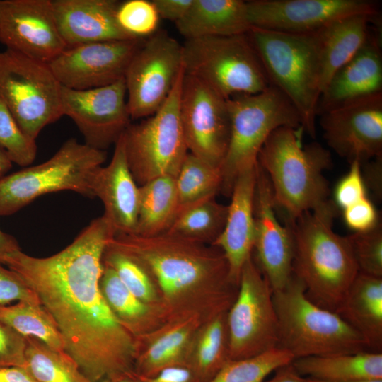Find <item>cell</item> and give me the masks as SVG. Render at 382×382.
<instances>
[{
	"label": "cell",
	"instance_id": "obj_21",
	"mask_svg": "<svg viewBox=\"0 0 382 382\" xmlns=\"http://www.w3.org/2000/svg\"><path fill=\"white\" fill-rule=\"evenodd\" d=\"M93 193L103 202V216L110 224L114 236L135 233L139 186L127 163L123 134L115 144L110 163L98 169L93 181Z\"/></svg>",
	"mask_w": 382,
	"mask_h": 382
},
{
	"label": "cell",
	"instance_id": "obj_13",
	"mask_svg": "<svg viewBox=\"0 0 382 382\" xmlns=\"http://www.w3.org/2000/svg\"><path fill=\"white\" fill-rule=\"evenodd\" d=\"M183 67V47L163 30L144 39L125 74L132 119L148 117L166 100Z\"/></svg>",
	"mask_w": 382,
	"mask_h": 382
},
{
	"label": "cell",
	"instance_id": "obj_19",
	"mask_svg": "<svg viewBox=\"0 0 382 382\" xmlns=\"http://www.w3.org/2000/svg\"><path fill=\"white\" fill-rule=\"evenodd\" d=\"M0 42L6 50L50 63L66 48L52 0H0Z\"/></svg>",
	"mask_w": 382,
	"mask_h": 382
},
{
	"label": "cell",
	"instance_id": "obj_42",
	"mask_svg": "<svg viewBox=\"0 0 382 382\" xmlns=\"http://www.w3.org/2000/svg\"><path fill=\"white\" fill-rule=\"evenodd\" d=\"M359 161L350 163L349 171L337 184L332 201L338 209L343 210L367 197Z\"/></svg>",
	"mask_w": 382,
	"mask_h": 382
},
{
	"label": "cell",
	"instance_id": "obj_5",
	"mask_svg": "<svg viewBox=\"0 0 382 382\" xmlns=\"http://www.w3.org/2000/svg\"><path fill=\"white\" fill-rule=\"evenodd\" d=\"M270 86L298 112L301 127L316 137L320 67L316 33L296 34L252 27L248 33Z\"/></svg>",
	"mask_w": 382,
	"mask_h": 382
},
{
	"label": "cell",
	"instance_id": "obj_46",
	"mask_svg": "<svg viewBox=\"0 0 382 382\" xmlns=\"http://www.w3.org/2000/svg\"><path fill=\"white\" fill-rule=\"evenodd\" d=\"M131 382H198L186 366L165 369L153 376H143L131 371L127 374Z\"/></svg>",
	"mask_w": 382,
	"mask_h": 382
},
{
	"label": "cell",
	"instance_id": "obj_24",
	"mask_svg": "<svg viewBox=\"0 0 382 382\" xmlns=\"http://www.w3.org/2000/svg\"><path fill=\"white\" fill-rule=\"evenodd\" d=\"M378 37L370 36L357 54L330 79L321 93L317 115L382 93V52Z\"/></svg>",
	"mask_w": 382,
	"mask_h": 382
},
{
	"label": "cell",
	"instance_id": "obj_39",
	"mask_svg": "<svg viewBox=\"0 0 382 382\" xmlns=\"http://www.w3.org/2000/svg\"><path fill=\"white\" fill-rule=\"evenodd\" d=\"M0 148L12 163L25 168L35 160L37 151L36 141L21 129L9 109L0 97Z\"/></svg>",
	"mask_w": 382,
	"mask_h": 382
},
{
	"label": "cell",
	"instance_id": "obj_26",
	"mask_svg": "<svg viewBox=\"0 0 382 382\" xmlns=\"http://www.w3.org/2000/svg\"><path fill=\"white\" fill-rule=\"evenodd\" d=\"M376 18L364 14L349 16L315 33L320 60L321 93L332 76L368 41L371 36L369 23Z\"/></svg>",
	"mask_w": 382,
	"mask_h": 382
},
{
	"label": "cell",
	"instance_id": "obj_4",
	"mask_svg": "<svg viewBox=\"0 0 382 382\" xmlns=\"http://www.w3.org/2000/svg\"><path fill=\"white\" fill-rule=\"evenodd\" d=\"M303 132L289 126L276 129L258 156L276 209L293 219L327 202L330 195L323 172L332 165L330 152L316 142L303 146Z\"/></svg>",
	"mask_w": 382,
	"mask_h": 382
},
{
	"label": "cell",
	"instance_id": "obj_25",
	"mask_svg": "<svg viewBox=\"0 0 382 382\" xmlns=\"http://www.w3.org/2000/svg\"><path fill=\"white\" fill-rule=\"evenodd\" d=\"M202 323L196 316L171 319L135 338L132 371L153 376L171 366H185L190 343Z\"/></svg>",
	"mask_w": 382,
	"mask_h": 382
},
{
	"label": "cell",
	"instance_id": "obj_33",
	"mask_svg": "<svg viewBox=\"0 0 382 382\" xmlns=\"http://www.w3.org/2000/svg\"><path fill=\"white\" fill-rule=\"evenodd\" d=\"M228 205L209 197L180 209L166 231L199 243L213 245L226 224Z\"/></svg>",
	"mask_w": 382,
	"mask_h": 382
},
{
	"label": "cell",
	"instance_id": "obj_8",
	"mask_svg": "<svg viewBox=\"0 0 382 382\" xmlns=\"http://www.w3.org/2000/svg\"><path fill=\"white\" fill-rule=\"evenodd\" d=\"M227 105L231 133L220 167V193L230 197L240 173L257 165L260 151L273 131L283 126L302 127L296 108L272 86L257 94L233 96L227 99Z\"/></svg>",
	"mask_w": 382,
	"mask_h": 382
},
{
	"label": "cell",
	"instance_id": "obj_44",
	"mask_svg": "<svg viewBox=\"0 0 382 382\" xmlns=\"http://www.w3.org/2000/svg\"><path fill=\"white\" fill-rule=\"evenodd\" d=\"M26 338L0 321V366H25Z\"/></svg>",
	"mask_w": 382,
	"mask_h": 382
},
{
	"label": "cell",
	"instance_id": "obj_53",
	"mask_svg": "<svg viewBox=\"0 0 382 382\" xmlns=\"http://www.w3.org/2000/svg\"><path fill=\"white\" fill-rule=\"evenodd\" d=\"M102 382H131L127 374H120L107 378Z\"/></svg>",
	"mask_w": 382,
	"mask_h": 382
},
{
	"label": "cell",
	"instance_id": "obj_12",
	"mask_svg": "<svg viewBox=\"0 0 382 382\" xmlns=\"http://www.w3.org/2000/svg\"><path fill=\"white\" fill-rule=\"evenodd\" d=\"M230 360L277 347L278 318L273 289L253 255L243 265L236 299L226 315Z\"/></svg>",
	"mask_w": 382,
	"mask_h": 382
},
{
	"label": "cell",
	"instance_id": "obj_37",
	"mask_svg": "<svg viewBox=\"0 0 382 382\" xmlns=\"http://www.w3.org/2000/svg\"><path fill=\"white\" fill-rule=\"evenodd\" d=\"M102 260L104 265L114 270L122 284L135 296L146 303L164 311L153 279L139 262L108 245L105 249Z\"/></svg>",
	"mask_w": 382,
	"mask_h": 382
},
{
	"label": "cell",
	"instance_id": "obj_7",
	"mask_svg": "<svg viewBox=\"0 0 382 382\" xmlns=\"http://www.w3.org/2000/svg\"><path fill=\"white\" fill-rule=\"evenodd\" d=\"M106 158L105 151L69 139L47 161L0 178V216L15 214L51 192L68 190L95 197L94 178Z\"/></svg>",
	"mask_w": 382,
	"mask_h": 382
},
{
	"label": "cell",
	"instance_id": "obj_29",
	"mask_svg": "<svg viewBox=\"0 0 382 382\" xmlns=\"http://www.w3.org/2000/svg\"><path fill=\"white\" fill-rule=\"evenodd\" d=\"M291 365L301 376L323 381L382 379L381 352L307 357L293 360Z\"/></svg>",
	"mask_w": 382,
	"mask_h": 382
},
{
	"label": "cell",
	"instance_id": "obj_49",
	"mask_svg": "<svg viewBox=\"0 0 382 382\" xmlns=\"http://www.w3.org/2000/svg\"><path fill=\"white\" fill-rule=\"evenodd\" d=\"M0 382H37L22 366H0Z\"/></svg>",
	"mask_w": 382,
	"mask_h": 382
},
{
	"label": "cell",
	"instance_id": "obj_6",
	"mask_svg": "<svg viewBox=\"0 0 382 382\" xmlns=\"http://www.w3.org/2000/svg\"><path fill=\"white\" fill-rule=\"evenodd\" d=\"M279 325L277 347L296 359L366 351L364 338L337 313L323 308L306 295L293 274L282 289L273 291Z\"/></svg>",
	"mask_w": 382,
	"mask_h": 382
},
{
	"label": "cell",
	"instance_id": "obj_1",
	"mask_svg": "<svg viewBox=\"0 0 382 382\" xmlns=\"http://www.w3.org/2000/svg\"><path fill=\"white\" fill-rule=\"evenodd\" d=\"M113 236L101 216L51 256L18 250L3 262L36 293L56 321L65 352L91 382L133 370L135 338L115 318L100 289L103 253Z\"/></svg>",
	"mask_w": 382,
	"mask_h": 382
},
{
	"label": "cell",
	"instance_id": "obj_52",
	"mask_svg": "<svg viewBox=\"0 0 382 382\" xmlns=\"http://www.w3.org/2000/svg\"><path fill=\"white\" fill-rule=\"evenodd\" d=\"M12 166V162L6 152L0 148V178L6 175Z\"/></svg>",
	"mask_w": 382,
	"mask_h": 382
},
{
	"label": "cell",
	"instance_id": "obj_22",
	"mask_svg": "<svg viewBox=\"0 0 382 382\" xmlns=\"http://www.w3.org/2000/svg\"><path fill=\"white\" fill-rule=\"evenodd\" d=\"M120 3L115 0H52L57 25L66 47L137 39L117 23Z\"/></svg>",
	"mask_w": 382,
	"mask_h": 382
},
{
	"label": "cell",
	"instance_id": "obj_3",
	"mask_svg": "<svg viewBox=\"0 0 382 382\" xmlns=\"http://www.w3.org/2000/svg\"><path fill=\"white\" fill-rule=\"evenodd\" d=\"M338 211L328 199L294 219L282 214L293 236L292 274L311 301L334 312L359 272L348 236L332 229Z\"/></svg>",
	"mask_w": 382,
	"mask_h": 382
},
{
	"label": "cell",
	"instance_id": "obj_23",
	"mask_svg": "<svg viewBox=\"0 0 382 382\" xmlns=\"http://www.w3.org/2000/svg\"><path fill=\"white\" fill-rule=\"evenodd\" d=\"M257 166L258 163L237 177L230 195L225 226L213 243L223 252L231 274L238 283L242 268L253 253V203Z\"/></svg>",
	"mask_w": 382,
	"mask_h": 382
},
{
	"label": "cell",
	"instance_id": "obj_34",
	"mask_svg": "<svg viewBox=\"0 0 382 382\" xmlns=\"http://www.w3.org/2000/svg\"><path fill=\"white\" fill-rule=\"evenodd\" d=\"M0 321L25 338L37 339L54 350L65 352L56 321L41 303L18 301L0 306Z\"/></svg>",
	"mask_w": 382,
	"mask_h": 382
},
{
	"label": "cell",
	"instance_id": "obj_27",
	"mask_svg": "<svg viewBox=\"0 0 382 382\" xmlns=\"http://www.w3.org/2000/svg\"><path fill=\"white\" fill-rule=\"evenodd\" d=\"M373 352L382 349V277L359 272L335 312Z\"/></svg>",
	"mask_w": 382,
	"mask_h": 382
},
{
	"label": "cell",
	"instance_id": "obj_35",
	"mask_svg": "<svg viewBox=\"0 0 382 382\" xmlns=\"http://www.w3.org/2000/svg\"><path fill=\"white\" fill-rule=\"evenodd\" d=\"M24 368L37 382H91L66 352L33 337H26Z\"/></svg>",
	"mask_w": 382,
	"mask_h": 382
},
{
	"label": "cell",
	"instance_id": "obj_15",
	"mask_svg": "<svg viewBox=\"0 0 382 382\" xmlns=\"http://www.w3.org/2000/svg\"><path fill=\"white\" fill-rule=\"evenodd\" d=\"M126 95L124 78L110 85L86 90L62 86V113L73 120L86 145L105 151L130 124Z\"/></svg>",
	"mask_w": 382,
	"mask_h": 382
},
{
	"label": "cell",
	"instance_id": "obj_2",
	"mask_svg": "<svg viewBox=\"0 0 382 382\" xmlns=\"http://www.w3.org/2000/svg\"><path fill=\"white\" fill-rule=\"evenodd\" d=\"M108 245L139 262L159 292L168 320L196 316L203 322L227 312L238 282L216 246L165 232L113 236Z\"/></svg>",
	"mask_w": 382,
	"mask_h": 382
},
{
	"label": "cell",
	"instance_id": "obj_32",
	"mask_svg": "<svg viewBox=\"0 0 382 382\" xmlns=\"http://www.w3.org/2000/svg\"><path fill=\"white\" fill-rule=\"evenodd\" d=\"M179 210L175 178L161 176L139 186L134 234L153 236L166 232Z\"/></svg>",
	"mask_w": 382,
	"mask_h": 382
},
{
	"label": "cell",
	"instance_id": "obj_50",
	"mask_svg": "<svg viewBox=\"0 0 382 382\" xmlns=\"http://www.w3.org/2000/svg\"><path fill=\"white\" fill-rule=\"evenodd\" d=\"M264 382H308L306 378L299 374L291 364L283 366L275 371L273 377Z\"/></svg>",
	"mask_w": 382,
	"mask_h": 382
},
{
	"label": "cell",
	"instance_id": "obj_30",
	"mask_svg": "<svg viewBox=\"0 0 382 382\" xmlns=\"http://www.w3.org/2000/svg\"><path fill=\"white\" fill-rule=\"evenodd\" d=\"M103 265L100 289L112 314L134 338L146 335L168 320L164 311L141 301L122 284L110 267Z\"/></svg>",
	"mask_w": 382,
	"mask_h": 382
},
{
	"label": "cell",
	"instance_id": "obj_18",
	"mask_svg": "<svg viewBox=\"0 0 382 382\" xmlns=\"http://www.w3.org/2000/svg\"><path fill=\"white\" fill-rule=\"evenodd\" d=\"M319 116L328 146L349 163L382 156V93Z\"/></svg>",
	"mask_w": 382,
	"mask_h": 382
},
{
	"label": "cell",
	"instance_id": "obj_10",
	"mask_svg": "<svg viewBox=\"0 0 382 382\" xmlns=\"http://www.w3.org/2000/svg\"><path fill=\"white\" fill-rule=\"evenodd\" d=\"M184 76L183 66L161 108L123 133L127 163L139 186L161 176L176 178L188 153L179 112Z\"/></svg>",
	"mask_w": 382,
	"mask_h": 382
},
{
	"label": "cell",
	"instance_id": "obj_11",
	"mask_svg": "<svg viewBox=\"0 0 382 382\" xmlns=\"http://www.w3.org/2000/svg\"><path fill=\"white\" fill-rule=\"evenodd\" d=\"M62 85L48 64L18 52H0V97L23 132L35 140L63 116Z\"/></svg>",
	"mask_w": 382,
	"mask_h": 382
},
{
	"label": "cell",
	"instance_id": "obj_40",
	"mask_svg": "<svg viewBox=\"0 0 382 382\" xmlns=\"http://www.w3.org/2000/svg\"><path fill=\"white\" fill-rule=\"evenodd\" d=\"M120 27L134 38L149 37L157 31L160 16L151 1L128 0L116 12Z\"/></svg>",
	"mask_w": 382,
	"mask_h": 382
},
{
	"label": "cell",
	"instance_id": "obj_9",
	"mask_svg": "<svg viewBox=\"0 0 382 382\" xmlns=\"http://www.w3.org/2000/svg\"><path fill=\"white\" fill-rule=\"evenodd\" d=\"M182 47L185 74L226 99L257 94L270 86L248 33L187 39Z\"/></svg>",
	"mask_w": 382,
	"mask_h": 382
},
{
	"label": "cell",
	"instance_id": "obj_43",
	"mask_svg": "<svg viewBox=\"0 0 382 382\" xmlns=\"http://www.w3.org/2000/svg\"><path fill=\"white\" fill-rule=\"evenodd\" d=\"M0 262V306L12 302L41 303L36 293L14 271Z\"/></svg>",
	"mask_w": 382,
	"mask_h": 382
},
{
	"label": "cell",
	"instance_id": "obj_48",
	"mask_svg": "<svg viewBox=\"0 0 382 382\" xmlns=\"http://www.w3.org/2000/svg\"><path fill=\"white\" fill-rule=\"evenodd\" d=\"M362 171L366 187L368 186L378 198L381 197L382 156L365 163ZM362 169V168H361Z\"/></svg>",
	"mask_w": 382,
	"mask_h": 382
},
{
	"label": "cell",
	"instance_id": "obj_14",
	"mask_svg": "<svg viewBox=\"0 0 382 382\" xmlns=\"http://www.w3.org/2000/svg\"><path fill=\"white\" fill-rule=\"evenodd\" d=\"M179 112L189 153L220 168L231 133L227 99L204 82L185 74Z\"/></svg>",
	"mask_w": 382,
	"mask_h": 382
},
{
	"label": "cell",
	"instance_id": "obj_31",
	"mask_svg": "<svg viewBox=\"0 0 382 382\" xmlns=\"http://www.w3.org/2000/svg\"><path fill=\"white\" fill-rule=\"evenodd\" d=\"M227 312L204 321L192 340L185 366L198 382H208L231 361Z\"/></svg>",
	"mask_w": 382,
	"mask_h": 382
},
{
	"label": "cell",
	"instance_id": "obj_17",
	"mask_svg": "<svg viewBox=\"0 0 382 382\" xmlns=\"http://www.w3.org/2000/svg\"><path fill=\"white\" fill-rule=\"evenodd\" d=\"M144 40L96 42L66 47L48 65L64 87L86 90L105 86L125 77Z\"/></svg>",
	"mask_w": 382,
	"mask_h": 382
},
{
	"label": "cell",
	"instance_id": "obj_16",
	"mask_svg": "<svg viewBox=\"0 0 382 382\" xmlns=\"http://www.w3.org/2000/svg\"><path fill=\"white\" fill-rule=\"evenodd\" d=\"M252 27L289 33H314L329 23L352 15H378L369 0H252L246 1Z\"/></svg>",
	"mask_w": 382,
	"mask_h": 382
},
{
	"label": "cell",
	"instance_id": "obj_36",
	"mask_svg": "<svg viewBox=\"0 0 382 382\" xmlns=\"http://www.w3.org/2000/svg\"><path fill=\"white\" fill-rule=\"evenodd\" d=\"M221 184L219 168L188 152L175 178L179 210L207 197L216 196L220 192Z\"/></svg>",
	"mask_w": 382,
	"mask_h": 382
},
{
	"label": "cell",
	"instance_id": "obj_38",
	"mask_svg": "<svg viewBox=\"0 0 382 382\" xmlns=\"http://www.w3.org/2000/svg\"><path fill=\"white\" fill-rule=\"evenodd\" d=\"M293 360L290 353L276 347L257 356L229 361L208 382H264L270 374Z\"/></svg>",
	"mask_w": 382,
	"mask_h": 382
},
{
	"label": "cell",
	"instance_id": "obj_41",
	"mask_svg": "<svg viewBox=\"0 0 382 382\" xmlns=\"http://www.w3.org/2000/svg\"><path fill=\"white\" fill-rule=\"evenodd\" d=\"M359 272L382 277V228L379 223L365 232L347 236Z\"/></svg>",
	"mask_w": 382,
	"mask_h": 382
},
{
	"label": "cell",
	"instance_id": "obj_28",
	"mask_svg": "<svg viewBox=\"0 0 382 382\" xmlns=\"http://www.w3.org/2000/svg\"><path fill=\"white\" fill-rule=\"evenodd\" d=\"M175 26L185 40L245 34L252 28L242 0H192Z\"/></svg>",
	"mask_w": 382,
	"mask_h": 382
},
{
	"label": "cell",
	"instance_id": "obj_47",
	"mask_svg": "<svg viewBox=\"0 0 382 382\" xmlns=\"http://www.w3.org/2000/svg\"><path fill=\"white\" fill-rule=\"evenodd\" d=\"M160 18L175 22L187 12L192 0H152Z\"/></svg>",
	"mask_w": 382,
	"mask_h": 382
},
{
	"label": "cell",
	"instance_id": "obj_45",
	"mask_svg": "<svg viewBox=\"0 0 382 382\" xmlns=\"http://www.w3.org/2000/svg\"><path fill=\"white\" fill-rule=\"evenodd\" d=\"M342 211L345 224L354 233L368 231L379 224L376 207L367 197Z\"/></svg>",
	"mask_w": 382,
	"mask_h": 382
},
{
	"label": "cell",
	"instance_id": "obj_51",
	"mask_svg": "<svg viewBox=\"0 0 382 382\" xmlns=\"http://www.w3.org/2000/svg\"><path fill=\"white\" fill-rule=\"evenodd\" d=\"M21 250L17 241L11 235L0 228V262L9 254Z\"/></svg>",
	"mask_w": 382,
	"mask_h": 382
},
{
	"label": "cell",
	"instance_id": "obj_20",
	"mask_svg": "<svg viewBox=\"0 0 382 382\" xmlns=\"http://www.w3.org/2000/svg\"><path fill=\"white\" fill-rule=\"evenodd\" d=\"M255 242L253 256L273 291L292 275L294 241L289 226L277 218L267 175L258 163L254 195Z\"/></svg>",
	"mask_w": 382,
	"mask_h": 382
},
{
	"label": "cell",
	"instance_id": "obj_54",
	"mask_svg": "<svg viewBox=\"0 0 382 382\" xmlns=\"http://www.w3.org/2000/svg\"><path fill=\"white\" fill-rule=\"evenodd\" d=\"M306 378L308 382H328V381H323L315 380V379H312V378ZM347 382H382V379L353 381H347Z\"/></svg>",
	"mask_w": 382,
	"mask_h": 382
}]
</instances>
